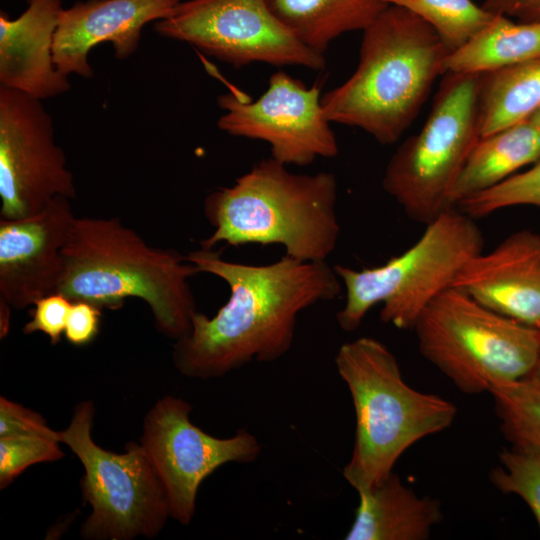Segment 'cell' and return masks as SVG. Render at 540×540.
I'll return each instance as SVG.
<instances>
[{
    "label": "cell",
    "mask_w": 540,
    "mask_h": 540,
    "mask_svg": "<svg viewBox=\"0 0 540 540\" xmlns=\"http://www.w3.org/2000/svg\"><path fill=\"white\" fill-rule=\"evenodd\" d=\"M186 259L199 272L224 280L230 296L213 317L197 311L191 330L175 340L172 360L184 376L218 378L253 362H273L291 348L298 315L336 298L340 278L326 261L284 255L267 265L226 261L200 248Z\"/></svg>",
    "instance_id": "6da1fadb"
},
{
    "label": "cell",
    "mask_w": 540,
    "mask_h": 540,
    "mask_svg": "<svg viewBox=\"0 0 540 540\" xmlns=\"http://www.w3.org/2000/svg\"><path fill=\"white\" fill-rule=\"evenodd\" d=\"M57 292L117 310L128 298L150 308L156 329L177 340L197 312L189 278L200 273L186 255L148 245L118 218H77L63 247Z\"/></svg>",
    "instance_id": "7a4b0ae2"
},
{
    "label": "cell",
    "mask_w": 540,
    "mask_h": 540,
    "mask_svg": "<svg viewBox=\"0 0 540 540\" xmlns=\"http://www.w3.org/2000/svg\"><path fill=\"white\" fill-rule=\"evenodd\" d=\"M363 32L356 70L321 102L331 123L388 145L416 118L450 50L426 21L397 5L388 4Z\"/></svg>",
    "instance_id": "3957f363"
},
{
    "label": "cell",
    "mask_w": 540,
    "mask_h": 540,
    "mask_svg": "<svg viewBox=\"0 0 540 540\" xmlns=\"http://www.w3.org/2000/svg\"><path fill=\"white\" fill-rule=\"evenodd\" d=\"M336 201L333 173L295 174L272 157L263 159L234 185L206 196L204 215L214 231L200 246L278 244L288 257L323 262L340 234Z\"/></svg>",
    "instance_id": "277c9868"
},
{
    "label": "cell",
    "mask_w": 540,
    "mask_h": 540,
    "mask_svg": "<svg viewBox=\"0 0 540 540\" xmlns=\"http://www.w3.org/2000/svg\"><path fill=\"white\" fill-rule=\"evenodd\" d=\"M334 361L351 395L356 420L353 451L343 476L361 493L385 480L414 443L447 429L457 408L436 394L409 386L394 354L375 338L342 344Z\"/></svg>",
    "instance_id": "5b68a950"
},
{
    "label": "cell",
    "mask_w": 540,
    "mask_h": 540,
    "mask_svg": "<svg viewBox=\"0 0 540 540\" xmlns=\"http://www.w3.org/2000/svg\"><path fill=\"white\" fill-rule=\"evenodd\" d=\"M484 237L474 219L457 207L442 212L406 251L380 266L356 270L335 265L346 290L337 313L339 327L352 332L368 311L382 304L380 319L412 329L423 309L451 287L465 263L483 251Z\"/></svg>",
    "instance_id": "8992f818"
},
{
    "label": "cell",
    "mask_w": 540,
    "mask_h": 540,
    "mask_svg": "<svg viewBox=\"0 0 540 540\" xmlns=\"http://www.w3.org/2000/svg\"><path fill=\"white\" fill-rule=\"evenodd\" d=\"M412 329L421 355L469 395L530 376L540 354V329L454 287L436 296Z\"/></svg>",
    "instance_id": "52a82bcc"
},
{
    "label": "cell",
    "mask_w": 540,
    "mask_h": 540,
    "mask_svg": "<svg viewBox=\"0 0 540 540\" xmlns=\"http://www.w3.org/2000/svg\"><path fill=\"white\" fill-rule=\"evenodd\" d=\"M443 75L424 126L398 147L382 180L384 190L405 214L425 225L455 207L452 190L481 138V74Z\"/></svg>",
    "instance_id": "ba28073f"
},
{
    "label": "cell",
    "mask_w": 540,
    "mask_h": 540,
    "mask_svg": "<svg viewBox=\"0 0 540 540\" xmlns=\"http://www.w3.org/2000/svg\"><path fill=\"white\" fill-rule=\"evenodd\" d=\"M94 406L81 401L68 427L59 432L84 468L81 490L91 514L81 536L92 540L152 538L164 528L170 508L163 483L142 444L130 442L126 452L114 453L97 445L91 429Z\"/></svg>",
    "instance_id": "9c48e42d"
},
{
    "label": "cell",
    "mask_w": 540,
    "mask_h": 540,
    "mask_svg": "<svg viewBox=\"0 0 540 540\" xmlns=\"http://www.w3.org/2000/svg\"><path fill=\"white\" fill-rule=\"evenodd\" d=\"M154 30L237 68L254 62L313 70L325 67L324 55L307 48L286 29L266 0L180 2L168 17L156 21Z\"/></svg>",
    "instance_id": "30bf717a"
},
{
    "label": "cell",
    "mask_w": 540,
    "mask_h": 540,
    "mask_svg": "<svg viewBox=\"0 0 540 540\" xmlns=\"http://www.w3.org/2000/svg\"><path fill=\"white\" fill-rule=\"evenodd\" d=\"M76 186L41 100L0 86V218L32 216Z\"/></svg>",
    "instance_id": "8fae6325"
},
{
    "label": "cell",
    "mask_w": 540,
    "mask_h": 540,
    "mask_svg": "<svg viewBox=\"0 0 540 540\" xmlns=\"http://www.w3.org/2000/svg\"><path fill=\"white\" fill-rule=\"evenodd\" d=\"M191 410L182 398H161L145 417L140 442L163 483L171 517L183 525L194 516L203 480L224 464L250 463L261 453V444L248 430L214 437L192 423Z\"/></svg>",
    "instance_id": "7c38bea8"
},
{
    "label": "cell",
    "mask_w": 540,
    "mask_h": 540,
    "mask_svg": "<svg viewBox=\"0 0 540 540\" xmlns=\"http://www.w3.org/2000/svg\"><path fill=\"white\" fill-rule=\"evenodd\" d=\"M256 100L239 91L218 98L224 111L217 125L226 133L270 145L271 157L284 165L306 166L316 158H333L339 147L321 102V86L307 87L278 71Z\"/></svg>",
    "instance_id": "4fadbf2b"
},
{
    "label": "cell",
    "mask_w": 540,
    "mask_h": 540,
    "mask_svg": "<svg viewBox=\"0 0 540 540\" xmlns=\"http://www.w3.org/2000/svg\"><path fill=\"white\" fill-rule=\"evenodd\" d=\"M67 197H55L40 212L0 218V299L16 310L58 290L63 247L76 216Z\"/></svg>",
    "instance_id": "5bb4252c"
},
{
    "label": "cell",
    "mask_w": 540,
    "mask_h": 540,
    "mask_svg": "<svg viewBox=\"0 0 540 540\" xmlns=\"http://www.w3.org/2000/svg\"><path fill=\"white\" fill-rule=\"evenodd\" d=\"M180 0H87L62 9L54 35L53 59L69 76L93 77L88 54L110 42L115 57L124 60L138 48L143 27L168 17Z\"/></svg>",
    "instance_id": "9a60e30c"
},
{
    "label": "cell",
    "mask_w": 540,
    "mask_h": 540,
    "mask_svg": "<svg viewBox=\"0 0 540 540\" xmlns=\"http://www.w3.org/2000/svg\"><path fill=\"white\" fill-rule=\"evenodd\" d=\"M457 288L484 306L540 329V233L523 229L469 259Z\"/></svg>",
    "instance_id": "2e32d148"
},
{
    "label": "cell",
    "mask_w": 540,
    "mask_h": 540,
    "mask_svg": "<svg viewBox=\"0 0 540 540\" xmlns=\"http://www.w3.org/2000/svg\"><path fill=\"white\" fill-rule=\"evenodd\" d=\"M17 18L0 12V86L44 100L70 89L53 59L61 0H26Z\"/></svg>",
    "instance_id": "e0dca14e"
},
{
    "label": "cell",
    "mask_w": 540,
    "mask_h": 540,
    "mask_svg": "<svg viewBox=\"0 0 540 540\" xmlns=\"http://www.w3.org/2000/svg\"><path fill=\"white\" fill-rule=\"evenodd\" d=\"M358 495L346 540H425L442 520L439 500L418 496L394 472Z\"/></svg>",
    "instance_id": "ac0fdd59"
},
{
    "label": "cell",
    "mask_w": 540,
    "mask_h": 540,
    "mask_svg": "<svg viewBox=\"0 0 540 540\" xmlns=\"http://www.w3.org/2000/svg\"><path fill=\"white\" fill-rule=\"evenodd\" d=\"M540 160V132L526 119L486 137L471 151L452 190L453 206Z\"/></svg>",
    "instance_id": "d6986e66"
},
{
    "label": "cell",
    "mask_w": 540,
    "mask_h": 540,
    "mask_svg": "<svg viewBox=\"0 0 540 540\" xmlns=\"http://www.w3.org/2000/svg\"><path fill=\"white\" fill-rule=\"evenodd\" d=\"M266 3L286 29L321 55L343 33L365 30L388 6L384 0H266Z\"/></svg>",
    "instance_id": "ffe728a7"
},
{
    "label": "cell",
    "mask_w": 540,
    "mask_h": 540,
    "mask_svg": "<svg viewBox=\"0 0 540 540\" xmlns=\"http://www.w3.org/2000/svg\"><path fill=\"white\" fill-rule=\"evenodd\" d=\"M538 58L540 22L495 14L469 41L449 53L444 72L482 74Z\"/></svg>",
    "instance_id": "44dd1931"
},
{
    "label": "cell",
    "mask_w": 540,
    "mask_h": 540,
    "mask_svg": "<svg viewBox=\"0 0 540 540\" xmlns=\"http://www.w3.org/2000/svg\"><path fill=\"white\" fill-rule=\"evenodd\" d=\"M540 107V58L481 74V137L528 119Z\"/></svg>",
    "instance_id": "7402d4cb"
},
{
    "label": "cell",
    "mask_w": 540,
    "mask_h": 540,
    "mask_svg": "<svg viewBox=\"0 0 540 540\" xmlns=\"http://www.w3.org/2000/svg\"><path fill=\"white\" fill-rule=\"evenodd\" d=\"M489 393L505 439L512 447L540 455V383L526 377L498 385Z\"/></svg>",
    "instance_id": "603a6c76"
},
{
    "label": "cell",
    "mask_w": 540,
    "mask_h": 540,
    "mask_svg": "<svg viewBox=\"0 0 540 540\" xmlns=\"http://www.w3.org/2000/svg\"><path fill=\"white\" fill-rule=\"evenodd\" d=\"M401 6L426 21L450 52L458 49L495 16L472 0H384Z\"/></svg>",
    "instance_id": "cb8c5ba5"
},
{
    "label": "cell",
    "mask_w": 540,
    "mask_h": 540,
    "mask_svg": "<svg viewBox=\"0 0 540 540\" xmlns=\"http://www.w3.org/2000/svg\"><path fill=\"white\" fill-rule=\"evenodd\" d=\"M514 206L540 208V160L498 185L461 200L456 207L471 218H482Z\"/></svg>",
    "instance_id": "d4e9b609"
},
{
    "label": "cell",
    "mask_w": 540,
    "mask_h": 540,
    "mask_svg": "<svg viewBox=\"0 0 540 540\" xmlns=\"http://www.w3.org/2000/svg\"><path fill=\"white\" fill-rule=\"evenodd\" d=\"M500 466L490 473L494 486L505 494L520 497L530 508L540 532V455L510 447L499 454Z\"/></svg>",
    "instance_id": "484cf974"
},
{
    "label": "cell",
    "mask_w": 540,
    "mask_h": 540,
    "mask_svg": "<svg viewBox=\"0 0 540 540\" xmlns=\"http://www.w3.org/2000/svg\"><path fill=\"white\" fill-rule=\"evenodd\" d=\"M56 438L41 435L0 437V488L10 485L28 467L64 456Z\"/></svg>",
    "instance_id": "4316f807"
},
{
    "label": "cell",
    "mask_w": 540,
    "mask_h": 540,
    "mask_svg": "<svg viewBox=\"0 0 540 540\" xmlns=\"http://www.w3.org/2000/svg\"><path fill=\"white\" fill-rule=\"evenodd\" d=\"M71 305L72 301L60 292L40 298L29 311L31 319L24 325L23 333L42 332L52 345L58 344L64 335Z\"/></svg>",
    "instance_id": "83f0119b"
},
{
    "label": "cell",
    "mask_w": 540,
    "mask_h": 540,
    "mask_svg": "<svg viewBox=\"0 0 540 540\" xmlns=\"http://www.w3.org/2000/svg\"><path fill=\"white\" fill-rule=\"evenodd\" d=\"M7 435H41L59 440V432L51 429L41 415L1 397L0 437Z\"/></svg>",
    "instance_id": "f1b7e54d"
},
{
    "label": "cell",
    "mask_w": 540,
    "mask_h": 540,
    "mask_svg": "<svg viewBox=\"0 0 540 540\" xmlns=\"http://www.w3.org/2000/svg\"><path fill=\"white\" fill-rule=\"evenodd\" d=\"M102 309L87 301H72L64 337L75 346L91 343L99 333Z\"/></svg>",
    "instance_id": "f546056e"
},
{
    "label": "cell",
    "mask_w": 540,
    "mask_h": 540,
    "mask_svg": "<svg viewBox=\"0 0 540 540\" xmlns=\"http://www.w3.org/2000/svg\"><path fill=\"white\" fill-rule=\"evenodd\" d=\"M482 7L519 22H540V0H484Z\"/></svg>",
    "instance_id": "4dcf8cb0"
},
{
    "label": "cell",
    "mask_w": 540,
    "mask_h": 540,
    "mask_svg": "<svg viewBox=\"0 0 540 540\" xmlns=\"http://www.w3.org/2000/svg\"><path fill=\"white\" fill-rule=\"evenodd\" d=\"M1 310L4 312V316L1 314V338L5 337L9 327L10 310L12 309L9 304L0 299Z\"/></svg>",
    "instance_id": "1f68e13d"
},
{
    "label": "cell",
    "mask_w": 540,
    "mask_h": 540,
    "mask_svg": "<svg viewBox=\"0 0 540 540\" xmlns=\"http://www.w3.org/2000/svg\"><path fill=\"white\" fill-rule=\"evenodd\" d=\"M533 126L540 132V107L537 108L528 118Z\"/></svg>",
    "instance_id": "d6a6232c"
},
{
    "label": "cell",
    "mask_w": 540,
    "mask_h": 540,
    "mask_svg": "<svg viewBox=\"0 0 540 540\" xmlns=\"http://www.w3.org/2000/svg\"><path fill=\"white\" fill-rule=\"evenodd\" d=\"M528 377H531L532 379H534L535 381L540 383V354H539V358H538V361H537V364H536L534 370L532 371V373Z\"/></svg>",
    "instance_id": "836d02e7"
}]
</instances>
